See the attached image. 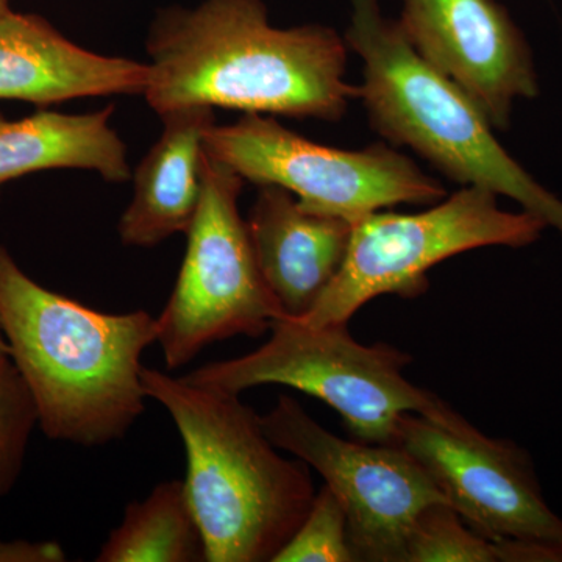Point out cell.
Listing matches in <instances>:
<instances>
[{"instance_id":"6da1fadb","label":"cell","mask_w":562,"mask_h":562,"mask_svg":"<svg viewBox=\"0 0 562 562\" xmlns=\"http://www.w3.org/2000/svg\"><path fill=\"white\" fill-rule=\"evenodd\" d=\"M143 95L157 114L206 105L295 120L339 121L358 99L346 40L319 24L279 29L262 0L169 7L149 29Z\"/></svg>"},{"instance_id":"7a4b0ae2","label":"cell","mask_w":562,"mask_h":562,"mask_svg":"<svg viewBox=\"0 0 562 562\" xmlns=\"http://www.w3.org/2000/svg\"><path fill=\"white\" fill-rule=\"evenodd\" d=\"M0 324L47 438L106 446L143 416L140 358L157 342V317L102 313L47 290L0 246Z\"/></svg>"},{"instance_id":"3957f363","label":"cell","mask_w":562,"mask_h":562,"mask_svg":"<svg viewBox=\"0 0 562 562\" xmlns=\"http://www.w3.org/2000/svg\"><path fill=\"white\" fill-rule=\"evenodd\" d=\"M140 382L183 441L184 490L206 562L273 561L316 497L308 465L281 457L239 395L144 366Z\"/></svg>"},{"instance_id":"277c9868","label":"cell","mask_w":562,"mask_h":562,"mask_svg":"<svg viewBox=\"0 0 562 562\" xmlns=\"http://www.w3.org/2000/svg\"><path fill=\"white\" fill-rule=\"evenodd\" d=\"M350 5L344 40L362 61L358 99L373 131L454 183L513 199L562 235V201L514 160L475 102L417 54L379 0Z\"/></svg>"},{"instance_id":"5b68a950","label":"cell","mask_w":562,"mask_h":562,"mask_svg":"<svg viewBox=\"0 0 562 562\" xmlns=\"http://www.w3.org/2000/svg\"><path fill=\"white\" fill-rule=\"evenodd\" d=\"M347 325L313 327L284 317L273 322L272 336L260 349L209 362L183 379L236 395L283 384L331 406L358 441L387 446H398L405 414L439 420L453 412L403 375L412 355L390 344L358 342Z\"/></svg>"},{"instance_id":"8992f818","label":"cell","mask_w":562,"mask_h":562,"mask_svg":"<svg viewBox=\"0 0 562 562\" xmlns=\"http://www.w3.org/2000/svg\"><path fill=\"white\" fill-rule=\"evenodd\" d=\"M497 194L462 187L446 201L416 214L375 213L353 222L341 269L324 291L306 325L349 324L380 295L419 297L435 266L480 247H527L547 224L528 211L502 210Z\"/></svg>"},{"instance_id":"52a82bcc","label":"cell","mask_w":562,"mask_h":562,"mask_svg":"<svg viewBox=\"0 0 562 562\" xmlns=\"http://www.w3.org/2000/svg\"><path fill=\"white\" fill-rule=\"evenodd\" d=\"M244 181L203 149L201 202L176 286L157 317V342L169 371L190 364L211 344L239 335L258 338L284 319L239 213Z\"/></svg>"},{"instance_id":"ba28073f","label":"cell","mask_w":562,"mask_h":562,"mask_svg":"<svg viewBox=\"0 0 562 562\" xmlns=\"http://www.w3.org/2000/svg\"><path fill=\"white\" fill-rule=\"evenodd\" d=\"M203 149L244 180L277 184L303 209L350 222L398 203L435 205L447 198L441 181L386 144L361 150L321 146L268 114L246 113L233 124H214Z\"/></svg>"},{"instance_id":"9c48e42d","label":"cell","mask_w":562,"mask_h":562,"mask_svg":"<svg viewBox=\"0 0 562 562\" xmlns=\"http://www.w3.org/2000/svg\"><path fill=\"white\" fill-rule=\"evenodd\" d=\"M260 422L273 446L319 473L341 503L357 561L405 562L417 517L428 506L447 503L401 446L339 438L290 395H281Z\"/></svg>"},{"instance_id":"30bf717a","label":"cell","mask_w":562,"mask_h":562,"mask_svg":"<svg viewBox=\"0 0 562 562\" xmlns=\"http://www.w3.org/2000/svg\"><path fill=\"white\" fill-rule=\"evenodd\" d=\"M398 446L412 454L473 531L494 542L538 547L562 562V519L543 501L527 454L472 427L405 414Z\"/></svg>"},{"instance_id":"8fae6325","label":"cell","mask_w":562,"mask_h":562,"mask_svg":"<svg viewBox=\"0 0 562 562\" xmlns=\"http://www.w3.org/2000/svg\"><path fill=\"white\" fill-rule=\"evenodd\" d=\"M398 25L428 65L461 88L495 131L514 105L538 98L530 44L497 0H403Z\"/></svg>"},{"instance_id":"7c38bea8","label":"cell","mask_w":562,"mask_h":562,"mask_svg":"<svg viewBox=\"0 0 562 562\" xmlns=\"http://www.w3.org/2000/svg\"><path fill=\"white\" fill-rule=\"evenodd\" d=\"M258 188L246 220L255 260L283 316L302 319L341 269L353 222L303 209L277 184Z\"/></svg>"},{"instance_id":"4fadbf2b","label":"cell","mask_w":562,"mask_h":562,"mask_svg":"<svg viewBox=\"0 0 562 562\" xmlns=\"http://www.w3.org/2000/svg\"><path fill=\"white\" fill-rule=\"evenodd\" d=\"M146 85L147 63L83 49L38 14H0V99L49 106L143 94Z\"/></svg>"},{"instance_id":"5bb4252c","label":"cell","mask_w":562,"mask_h":562,"mask_svg":"<svg viewBox=\"0 0 562 562\" xmlns=\"http://www.w3.org/2000/svg\"><path fill=\"white\" fill-rule=\"evenodd\" d=\"M162 132L133 176V198L117 233L128 247L158 246L190 231L202 195L203 139L216 124L213 106L158 114Z\"/></svg>"},{"instance_id":"9a60e30c","label":"cell","mask_w":562,"mask_h":562,"mask_svg":"<svg viewBox=\"0 0 562 562\" xmlns=\"http://www.w3.org/2000/svg\"><path fill=\"white\" fill-rule=\"evenodd\" d=\"M113 111L43 110L16 121L0 114V190L9 181L50 169H83L111 183L131 180L127 146L110 124Z\"/></svg>"},{"instance_id":"2e32d148","label":"cell","mask_w":562,"mask_h":562,"mask_svg":"<svg viewBox=\"0 0 562 562\" xmlns=\"http://www.w3.org/2000/svg\"><path fill=\"white\" fill-rule=\"evenodd\" d=\"M98 562H205V541L183 480L157 484L127 506L103 542Z\"/></svg>"},{"instance_id":"e0dca14e","label":"cell","mask_w":562,"mask_h":562,"mask_svg":"<svg viewBox=\"0 0 562 562\" xmlns=\"http://www.w3.org/2000/svg\"><path fill=\"white\" fill-rule=\"evenodd\" d=\"M405 562H503V553L501 543L473 531L449 503H436L417 517Z\"/></svg>"},{"instance_id":"ac0fdd59","label":"cell","mask_w":562,"mask_h":562,"mask_svg":"<svg viewBox=\"0 0 562 562\" xmlns=\"http://www.w3.org/2000/svg\"><path fill=\"white\" fill-rule=\"evenodd\" d=\"M36 425L38 409L32 392L10 353L0 351V498L10 494L20 479Z\"/></svg>"},{"instance_id":"d6986e66","label":"cell","mask_w":562,"mask_h":562,"mask_svg":"<svg viewBox=\"0 0 562 562\" xmlns=\"http://www.w3.org/2000/svg\"><path fill=\"white\" fill-rule=\"evenodd\" d=\"M341 503L327 486L316 492L305 519L272 562H353Z\"/></svg>"},{"instance_id":"ffe728a7","label":"cell","mask_w":562,"mask_h":562,"mask_svg":"<svg viewBox=\"0 0 562 562\" xmlns=\"http://www.w3.org/2000/svg\"><path fill=\"white\" fill-rule=\"evenodd\" d=\"M66 552L58 542L0 541V562H61Z\"/></svg>"},{"instance_id":"44dd1931","label":"cell","mask_w":562,"mask_h":562,"mask_svg":"<svg viewBox=\"0 0 562 562\" xmlns=\"http://www.w3.org/2000/svg\"><path fill=\"white\" fill-rule=\"evenodd\" d=\"M0 351L10 353L9 342H7L5 335H3L2 324H0Z\"/></svg>"},{"instance_id":"7402d4cb","label":"cell","mask_w":562,"mask_h":562,"mask_svg":"<svg viewBox=\"0 0 562 562\" xmlns=\"http://www.w3.org/2000/svg\"><path fill=\"white\" fill-rule=\"evenodd\" d=\"M10 9V0H0V14L5 13V11H9Z\"/></svg>"}]
</instances>
